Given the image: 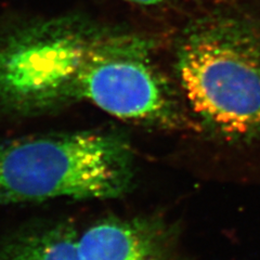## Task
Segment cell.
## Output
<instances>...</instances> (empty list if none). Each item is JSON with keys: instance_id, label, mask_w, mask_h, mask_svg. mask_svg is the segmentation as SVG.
Masks as SVG:
<instances>
[{"instance_id": "1", "label": "cell", "mask_w": 260, "mask_h": 260, "mask_svg": "<svg viewBox=\"0 0 260 260\" xmlns=\"http://www.w3.org/2000/svg\"><path fill=\"white\" fill-rule=\"evenodd\" d=\"M176 72L194 113L218 134L260 135V23L215 12L184 31Z\"/></svg>"}, {"instance_id": "2", "label": "cell", "mask_w": 260, "mask_h": 260, "mask_svg": "<svg viewBox=\"0 0 260 260\" xmlns=\"http://www.w3.org/2000/svg\"><path fill=\"white\" fill-rule=\"evenodd\" d=\"M132 177L129 146L114 135L85 132L0 142V205L117 198Z\"/></svg>"}, {"instance_id": "3", "label": "cell", "mask_w": 260, "mask_h": 260, "mask_svg": "<svg viewBox=\"0 0 260 260\" xmlns=\"http://www.w3.org/2000/svg\"><path fill=\"white\" fill-rule=\"evenodd\" d=\"M86 100L121 119L174 126L173 88L144 39L87 23L73 67L67 102Z\"/></svg>"}, {"instance_id": "4", "label": "cell", "mask_w": 260, "mask_h": 260, "mask_svg": "<svg viewBox=\"0 0 260 260\" xmlns=\"http://www.w3.org/2000/svg\"><path fill=\"white\" fill-rule=\"evenodd\" d=\"M83 260H164L148 232L124 222H103L78 238Z\"/></svg>"}, {"instance_id": "5", "label": "cell", "mask_w": 260, "mask_h": 260, "mask_svg": "<svg viewBox=\"0 0 260 260\" xmlns=\"http://www.w3.org/2000/svg\"><path fill=\"white\" fill-rule=\"evenodd\" d=\"M0 260H83L78 237L68 226L34 231L0 247Z\"/></svg>"}, {"instance_id": "6", "label": "cell", "mask_w": 260, "mask_h": 260, "mask_svg": "<svg viewBox=\"0 0 260 260\" xmlns=\"http://www.w3.org/2000/svg\"><path fill=\"white\" fill-rule=\"evenodd\" d=\"M123 2L142 8H158L173 3L174 0H123Z\"/></svg>"}]
</instances>
